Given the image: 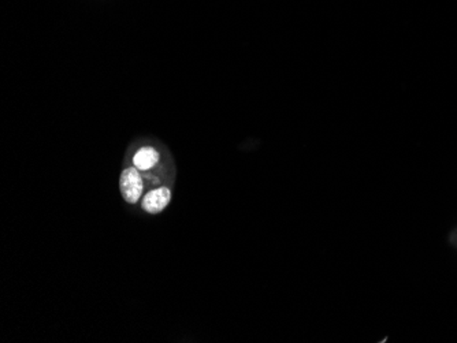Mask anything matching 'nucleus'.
I'll return each mask as SVG.
<instances>
[{
	"label": "nucleus",
	"instance_id": "f257e3e1",
	"mask_svg": "<svg viewBox=\"0 0 457 343\" xmlns=\"http://www.w3.org/2000/svg\"><path fill=\"white\" fill-rule=\"evenodd\" d=\"M120 187L127 204H136L140 200L144 185L136 167H127L122 172L120 178Z\"/></svg>",
	"mask_w": 457,
	"mask_h": 343
},
{
	"label": "nucleus",
	"instance_id": "f03ea898",
	"mask_svg": "<svg viewBox=\"0 0 457 343\" xmlns=\"http://www.w3.org/2000/svg\"><path fill=\"white\" fill-rule=\"evenodd\" d=\"M171 192L166 186H162L159 189L151 190L145 194V197L141 201V208L147 214H161L170 203Z\"/></svg>",
	"mask_w": 457,
	"mask_h": 343
},
{
	"label": "nucleus",
	"instance_id": "7ed1b4c3",
	"mask_svg": "<svg viewBox=\"0 0 457 343\" xmlns=\"http://www.w3.org/2000/svg\"><path fill=\"white\" fill-rule=\"evenodd\" d=\"M159 162V152L152 147L140 148L133 156V165L137 170L147 172Z\"/></svg>",
	"mask_w": 457,
	"mask_h": 343
}]
</instances>
